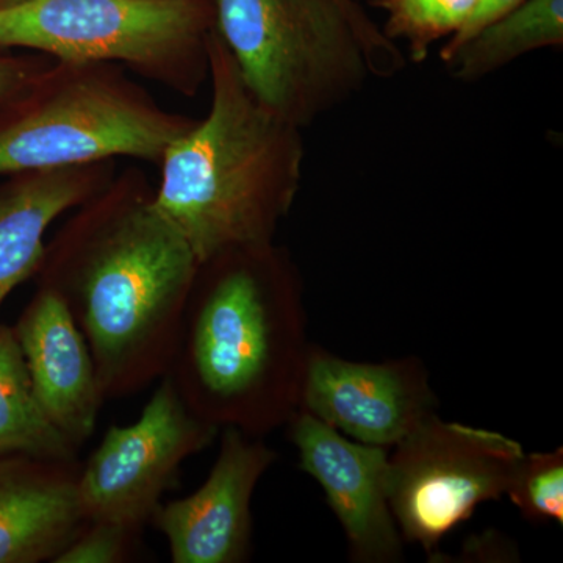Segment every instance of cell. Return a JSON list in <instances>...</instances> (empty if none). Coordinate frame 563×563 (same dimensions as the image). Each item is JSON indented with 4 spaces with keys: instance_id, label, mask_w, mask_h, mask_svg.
Returning a JSON list of instances; mask_svg holds the SVG:
<instances>
[{
    "instance_id": "6da1fadb",
    "label": "cell",
    "mask_w": 563,
    "mask_h": 563,
    "mask_svg": "<svg viewBox=\"0 0 563 563\" xmlns=\"http://www.w3.org/2000/svg\"><path fill=\"white\" fill-rule=\"evenodd\" d=\"M198 269L144 173L125 169L77 207L35 277L84 333L107 401L168 373Z\"/></svg>"
},
{
    "instance_id": "7a4b0ae2",
    "label": "cell",
    "mask_w": 563,
    "mask_h": 563,
    "mask_svg": "<svg viewBox=\"0 0 563 563\" xmlns=\"http://www.w3.org/2000/svg\"><path fill=\"white\" fill-rule=\"evenodd\" d=\"M307 335L302 277L276 243L199 265L168 373L188 409L265 439L299 410Z\"/></svg>"
},
{
    "instance_id": "3957f363",
    "label": "cell",
    "mask_w": 563,
    "mask_h": 563,
    "mask_svg": "<svg viewBox=\"0 0 563 563\" xmlns=\"http://www.w3.org/2000/svg\"><path fill=\"white\" fill-rule=\"evenodd\" d=\"M210 109L165 152L155 206L199 265L274 243L302 181V131L263 106L218 32L210 40Z\"/></svg>"
},
{
    "instance_id": "277c9868",
    "label": "cell",
    "mask_w": 563,
    "mask_h": 563,
    "mask_svg": "<svg viewBox=\"0 0 563 563\" xmlns=\"http://www.w3.org/2000/svg\"><path fill=\"white\" fill-rule=\"evenodd\" d=\"M217 32L252 95L296 128H310L407 57L363 27L339 0H213Z\"/></svg>"
},
{
    "instance_id": "5b68a950",
    "label": "cell",
    "mask_w": 563,
    "mask_h": 563,
    "mask_svg": "<svg viewBox=\"0 0 563 563\" xmlns=\"http://www.w3.org/2000/svg\"><path fill=\"white\" fill-rule=\"evenodd\" d=\"M195 118L110 62H57L0 106V177L131 157L161 163Z\"/></svg>"
},
{
    "instance_id": "8992f818",
    "label": "cell",
    "mask_w": 563,
    "mask_h": 563,
    "mask_svg": "<svg viewBox=\"0 0 563 563\" xmlns=\"http://www.w3.org/2000/svg\"><path fill=\"white\" fill-rule=\"evenodd\" d=\"M213 0H25L0 10V49L110 62L192 98L209 80Z\"/></svg>"
},
{
    "instance_id": "52a82bcc",
    "label": "cell",
    "mask_w": 563,
    "mask_h": 563,
    "mask_svg": "<svg viewBox=\"0 0 563 563\" xmlns=\"http://www.w3.org/2000/svg\"><path fill=\"white\" fill-rule=\"evenodd\" d=\"M388 455V501L404 542L433 559L440 543L472 518L481 504L498 501L525 455L501 432L429 415Z\"/></svg>"
},
{
    "instance_id": "ba28073f",
    "label": "cell",
    "mask_w": 563,
    "mask_h": 563,
    "mask_svg": "<svg viewBox=\"0 0 563 563\" xmlns=\"http://www.w3.org/2000/svg\"><path fill=\"white\" fill-rule=\"evenodd\" d=\"M220 431L188 409L168 377L129 426H111L87 462L77 490L87 521H113L144 531L181 465Z\"/></svg>"
},
{
    "instance_id": "9c48e42d",
    "label": "cell",
    "mask_w": 563,
    "mask_h": 563,
    "mask_svg": "<svg viewBox=\"0 0 563 563\" xmlns=\"http://www.w3.org/2000/svg\"><path fill=\"white\" fill-rule=\"evenodd\" d=\"M439 399L421 358L352 362L312 344L299 410L355 442L391 450L429 415Z\"/></svg>"
},
{
    "instance_id": "30bf717a",
    "label": "cell",
    "mask_w": 563,
    "mask_h": 563,
    "mask_svg": "<svg viewBox=\"0 0 563 563\" xmlns=\"http://www.w3.org/2000/svg\"><path fill=\"white\" fill-rule=\"evenodd\" d=\"M220 451L206 483L191 495L161 503L151 523L168 542L174 563H243L252 548V498L277 461L262 437L220 431Z\"/></svg>"
},
{
    "instance_id": "8fae6325",
    "label": "cell",
    "mask_w": 563,
    "mask_h": 563,
    "mask_svg": "<svg viewBox=\"0 0 563 563\" xmlns=\"http://www.w3.org/2000/svg\"><path fill=\"white\" fill-rule=\"evenodd\" d=\"M287 426L302 472L320 484L342 526L352 561L401 562L404 540L388 501L390 450L355 442L303 410Z\"/></svg>"
},
{
    "instance_id": "7c38bea8",
    "label": "cell",
    "mask_w": 563,
    "mask_h": 563,
    "mask_svg": "<svg viewBox=\"0 0 563 563\" xmlns=\"http://www.w3.org/2000/svg\"><path fill=\"white\" fill-rule=\"evenodd\" d=\"M13 332L44 413L80 451L106 402L84 333L62 299L43 287L36 288Z\"/></svg>"
},
{
    "instance_id": "4fadbf2b",
    "label": "cell",
    "mask_w": 563,
    "mask_h": 563,
    "mask_svg": "<svg viewBox=\"0 0 563 563\" xmlns=\"http://www.w3.org/2000/svg\"><path fill=\"white\" fill-rule=\"evenodd\" d=\"M80 463L0 455V563H54L76 539Z\"/></svg>"
},
{
    "instance_id": "5bb4252c",
    "label": "cell",
    "mask_w": 563,
    "mask_h": 563,
    "mask_svg": "<svg viewBox=\"0 0 563 563\" xmlns=\"http://www.w3.org/2000/svg\"><path fill=\"white\" fill-rule=\"evenodd\" d=\"M113 176V161H107L0 177V306L38 273L52 222L87 202Z\"/></svg>"
},
{
    "instance_id": "9a60e30c",
    "label": "cell",
    "mask_w": 563,
    "mask_h": 563,
    "mask_svg": "<svg viewBox=\"0 0 563 563\" xmlns=\"http://www.w3.org/2000/svg\"><path fill=\"white\" fill-rule=\"evenodd\" d=\"M563 46V0H525L440 58L455 80L476 81L536 51Z\"/></svg>"
},
{
    "instance_id": "2e32d148",
    "label": "cell",
    "mask_w": 563,
    "mask_h": 563,
    "mask_svg": "<svg viewBox=\"0 0 563 563\" xmlns=\"http://www.w3.org/2000/svg\"><path fill=\"white\" fill-rule=\"evenodd\" d=\"M79 461V450L52 424L36 398L13 328L0 322V455Z\"/></svg>"
},
{
    "instance_id": "e0dca14e",
    "label": "cell",
    "mask_w": 563,
    "mask_h": 563,
    "mask_svg": "<svg viewBox=\"0 0 563 563\" xmlns=\"http://www.w3.org/2000/svg\"><path fill=\"white\" fill-rule=\"evenodd\" d=\"M385 13L384 35L393 43H406L407 58L421 65L433 44L451 40L465 27L477 0H368Z\"/></svg>"
},
{
    "instance_id": "ac0fdd59",
    "label": "cell",
    "mask_w": 563,
    "mask_h": 563,
    "mask_svg": "<svg viewBox=\"0 0 563 563\" xmlns=\"http://www.w3.org/2000/svg\"><path fill=\"white\" fill-rule=\"evenodd\" d=\"M526 521L563 523V448L526 454L515 466L506 495Z\"/></svg>"
},
{
    "instance_id": "d6986e66",
    "label": "cell",
    "mask_w": 563,
    "mask_h": 563,
    "mask_svg": "<svg viewBox=\"0 0 563 563\" xmlns=\"http://www.w3.org/2000/svg\"><path fill=\"white\" fill-rule=\"evenodd\" d=\"M141 533L131 526L113 521H87V525L57 555L54 563H122L131 561Z\"/></svg>"
},
{
    "instance_id": "ffe728a7",
    "label": "cell",
    "mask_w": 563,
    "mask_h": 563,
    "mask_svg": "<svg viewBox=\"0 0 563 563\" xmlns=\"http://www.w3.org/2000/svg\"><path fill=\"white\" fill-rule=\"evenodd\" d=\"M52 62L54 58L31 51L27 54L0 55V106L9 102Z\"/></svg>"
},
{
    "instance_id": "44dd1931",
    "label": "cell",
    "mask_w": 563,
    "mask_h": 563,
    "mask_svg": "<svg viewBox=\"0 0 563 563\" xmlns=\"http://www.w3.org/2000/svg\"><path fill=\"white\" fill-rule=\"evenodd\" d=\"M525 0H477L476 10H474L473 16L466 22L465 27L462 29L454 38L448 40L442 47V51H450L453 47L459 46L479 32L484 25L490 24L492 21L498 20L503 14L509 13L510 10L517 9L521 5ZM440 51V52H442Z\"/></svg>"
},
{
    "instance_id": "7402d4cb",
    "label": "cell",
    "mask_w": 563,
    "mask_h": 563,
    "mask_svg": "<svg viewBox=\"0 0 563 563\" xmlns=\"http://www.w3.org/2000/svg\"><path fill=\"white\" fill-rule=\"evenodd\" d=\"M339 2L342 3L344 9L350 11V13L352 14V16L355 18V20L361 22L363 27H366L368 29V31L373 32H383L380 31L379 25H377L376 22H374L372 18L368 16V13H366V11L363 10L362 7L358 5L357 2H355V0H339Z\"/></svg>"
},
{
    "instance_id": "603a6c76",
    "label": "cell",
    "mask_w": 563,
    "mask_h": 563,
    "mask_svg": "<svg viewBox=\"0 0 563 563\" xmlns=\"http://www.w3.org/2000/svg\"><path fill=\"white\" fill-rule=\"evenodd\" d=\"M25 2V0H0V10L9 9V7L18 5V3Z\"/></svg>"
}]
</instances>
